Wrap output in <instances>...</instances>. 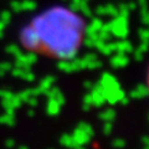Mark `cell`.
Here are the masks:
<instances>
[{
	"label": "cell",
	"mask_w": 149,
	"mask_h": 149,
	"mask_svg": "<svg viewBox=\"0 0 149 149\" xmlns=\"http://www.w3.org/2000/svg\"><path fill=\"white\" fill-rule=\"evenodd\" d=\"M41 49L58 60H73L82 42L86 22L66 6H52L34 16L31 24Z\"/></svg>",
	"instance_id": "obj_1"
},
{
	"label": "cell",
	"mask_w": 149,
	"mask_h": 149,
	"mask_svg": "<svg viewBox=\"0 0 149 149\" xmlns=\"http://www.w3.org/2000/svg\"><path fill=\"white\" fill-rule=\"evenodd\" d=\"M20 41L22 46L29 51H39L41 50L40 39L36 31L31 25H25L20 31Z\"/></svg>",
	"instance_id": "obj_2"
},
{
	"label": "cell",
	"mask_w": 149,
	"mask_h": 149,
	"mask_svg": "<svg viewBox=\"0 0 149 149\" xmlns=\"http://www.w3.org/2000/svg\"><path fill=\"white\" fill-rule=\"evenodd\" d=\"M111 35H113L117 39H125L128 35V17L117 15L113 17L111 22Z\"/></svg>",
	"instance_id": "obj_3"
},
{
	"label": "cell",
	"mask_w": 149,
	"mask_h": 149,
	"mask_svg": "<svg viewBox=\"0 0 149 149\" xmlns=\"http://www.w3.org/2000/svg\"><path fill=\"white\" fill-rule=\"evenodd\" d=\"M15 67H19L21 70H30L31 65H34L37 61V54L36 51H29L27 54H20L15 57Z\"/></svg>",
	"instance_id": "obj_4"
},
{
	"label": "cell",
	"mask_w": 149,
	"mask_h": 149,
	"mask_svg": "<svg viewBox=\"0 0 149 149\" xmlns=\"http://www.w3.org/2000/svg\"><path fill=\"white\" fill-rule=\"evenodd\" d=\"M98 83L102 86V88H103V92H108L112 90H118V88H120V85L118 83L117 78L109 72H104L102 74Z\"/></svg>",
	"instance_id": "obj_5"
},
{
	"label": "cell",
	"mask_w": 149,
	"mask_h": 149,
	"mask_svg": "<svg viewBox=\"0 0 149 149\" xmlns=\"http://www.w3.org/2000/svg\"><path fill=\"white\" fill-rule=\"evenodd\" d=\"M91 97H92V106L95 107H102L106 103V98H104V92L103 88L100 83H96L93 85L92 90L90 91Z\"/></svg>",
	"instance_id": "obj_6"
},
{
	"label": "cell",
	"mask_w": 149,
	"mask_h": 149,
	"mask_svg": "<svg viewBox=\"0 0 149 149\" xmlns=\"http://www.w3.org/2000/svg\"><path fill=\"white\" fill-rule=\"evenodd\" d=\"M133 46L132 44L127 40H119L117 42H114V51L117 54H129V52H133Z\"/></svg>",
	"instance_id": "obj_7"
},
{
	"label": "cell",
	"mask_w": 149,
	"mask_h": 149,
	"mask_svg": "<svg viewBox=\"0 0 149 149\" xmlns=\"http://www.w3.org/2000/svg\"><path fill=\"white\" fill-rule=\"evenodd\" d=\"M147 95H148V86L144 85V83L138 85L134 90H132V92L129 93L130 98H133V100H143L147 97Z\"/></svg>",
	"instance_id": "obj_8"
},
{
	"label": "cell",
	"mask_w": 149,
	"mask_h": 149,
	"mask_svg": "<svg viewBox=\"0 0 149 149\" xmlns=\"http://www.w3.org/2000/svg\"><path fill=\"white\" fill-rule=\"evenodd\" d=\"M45 96H47V98H52V100H56L60 104H63L65 103V96H63V93L61 92V90L57 87H51L50 90H47L45 92Z\"/></svg>",
	"instance_id": "obj_9"
},
{
	"label": "cell",
	"mask_w": 149,
	"mask_h": 149,
	"mask_svg": "<svg viewBox=\"0 0 149 149\" xmlns=\"http://www.w3.org/2000/svg\"><path fill=\"white\" fill-rule=\"evenodd\" d=\"M129 62V58L127 57L125 54H117L111 58V65L114 68H122L124 66H127Z\"/></svg>",
	"instance_id": "obj_10"
},
{
	"label": "cell",
	"mask_w": 149,
	"mask_h": 149,
	"mask_svg": "<svg viewBox=\"0 0 149 149\" xmlns=\"http://www.w3.org/2000/svg\"><path fill=\"white\" fill-rule=\"evenodd\" d=\"M46 111H47V113L50 116H56V114L60 113V111H61V104H60L56 100L49 98L47 104H46Z\"/></svg>",
	"instance_id": "obj_11"
},
{
	"label": "cell",
	"mask_w": 149,
	"mask_h": 149,
	"mask_svg": "<svg viewBox=\"0 0 149 149\" xmlns=\"http://www.w3.org/2000/svg\"><path fill=\"white\" fill-rule=\"evenodd\" d=\"M57 68L61 70L62 72H74L76 67L72 60H60V62L57 63Z\"/></svg>",
	"instance_id": "obj_12"
},
{
	"label": "cell",
	"mask_w": 149,
	"mask_h": 149,
	"mask_svg": "<svg viewBox=\"0 0 149 149\" xmlns=\"http://www.w3.org/2000/svg\"><path fill=\"white\" fill-rule=\"evenodd\" d=\"M88 139H90V134L86 133L85 130H82L81 128H77L74 130V134H73V141L77 142V143H86L88 142Z\"/></svg>",
	"instance_id": "obj_13"
},
{
	"label": "cell",
	"mask_w": 149,
	"mask_h": 149,
	"mask_svg": "<svg viewBox=\"0 0 149 149\" xmlns=\"http://www.w3.org/2000/svg\"><path fill=\"white\" fill-rule=\"evenodd\" d=\"M54 83H55V77L54 76H46L44 80L40 82L39 87L44 91V95H45V92L47 91V90H50V88L54 86Z\"/></svg>",
	"instance_id": "obj_14"
},
{
	"label": "cell",
	"mask_w": 149,
	"mask_h": 149,
	"mask_svg": "<svg viewBox=\"0 0 149 149\" xmlns=\"http://www.w3.org/2000/svg\"><path fill=\"white\" fill-rule=\"evenodd\" d=\"M100 118L103 119L104 122H112V120L116 118V112L112 108H107V109H104L103 112L100 113Z\"/></svg>",
	"instance_id": "obj_15"
},
{
	"label": "cell",
	"mask_w": 149,
	"mask_h": 149,
	"mask_svg": "<svg viewBox=\"0 0 149 149\" xmlns=\"http://www.w3.org/2000/svg\"><path fill=\"white\" fill-rule=\"evenodd\" d=\"M78 11H80L83 16H87V17L92 16V10H91L90 5H88V3L83 1V0H81V1L78 3Z\"/></svg>",
	"instance_id": "obj_16"
},
{
	"label": "cell",
	"mask_w": 149,
	"mask_h": 149,
	"mask_svg": "<svg viewBox=\"0 0 149 149\" xmlns=\"http://www.w3.org/2000/svg\"><path fill=\"white\" fill-rule=\"evenodd\" d=\"M21 8H22V11H34L36 10L37 4L35 0H22Z\"/></svg>",
	"instance_id": "obj_17"
},
{
	"label": "cell",
	"mask_w": 149,
	"mask_h": 149,
	"mask_svg": "<svg viewBox=\"0 0 149 149\" xmlns=\"http://www.w3.org/2000/svg\"><path fill=\"white\" fill-rule=\"evenodd\" d=\"M98 50H100L101 54H103L106 56H109L112 52H114V42H107L106 41Z\"/></svg>",
	"instance_id": "obj_18"
},
{
	"label": "cell",
	"mask_w": 149,
	"mask_h": 149,
	"mask_svg": "<svg viewBox=\"0 0 149 149\" xmlns=\"http://www.w3.org/2000/svg\"><path fill=\"white\" fill-rule=\"evenodd\" d=\"M5 50H6V52H8V54L13 55L14 57H17V56L21 54L20 47H19L17 45H15V44H10V45H8Z\"/></svg>",
	"instance_id": "obj_19"
},
{
	"label": "cell",
	"mask_w": 149,
	"mask_h": 149,
	"mask_svg": "<svg viewBox=\"0 0 149 149\" xmlns=\"http://www.w3.org/2000/svg\"><path fill=\"white\" fill-rule=\"evenodd\" d=\"M0 21L3 22L4 25H8L11 22V13L10 10H3L0 13Z\"/></svg>",
	"instance_id": "obj_20"
},
{
	"label": "cell",
	"mask_w": 149,
	"mask_h": 149,
	"mask_svg": "<svg viewBox=\"0 0 149 149\" xmlns=\"http://www.w3.org/2000/svg\"><path fill=\"white\" fill-rule=\"evenodd\" d=\"M0 123H5V124H9V125H13L15 123V118H14V114H9V113H5L4 116L0 117Z\"/></svg>",
	"instance_id": "obj_21"
},
{
	"label": "cell",
	"mask_w": 149,
	"mask_h": 149,
	"mask_svg": "<svg viewBox=\"0 0 149 149\" xmlns=\"http://www.w3.org/2000/svg\"><path fill=\"white\" fill-rule=\"evenodd\" d=\"M104 9H106V15H111L116 17L118 15V8L112 5V4H108V5H104Z\"/></svg>",
	"instance_id": "obj_22"
},
{
	"label": "cell",
	"mask_w": 149,
	"mask_h": 149,
	"mask_svg": "<svg viewBox=\"0 0 149 149\" xmlns=\"http://www.w3.org/2000/svg\"><path fill=\"white\" fill-rule=\"evenodd\" d=\"M20 78H22L24 81H27V82H32V81H35V74L32 73L30 70H24Z\"/></svg>",
	"instance_id": "obj_23"
},
{
	"label": "cell",
	"mask_w": 149,
	"mask_h": 149,
	"mask_svg": "<svg viewBox=\"0 0 149 149\" xmlns=\"http://www.w3.org/2000/svg\"><path fill=\"white\" fill-rule=\"evenodd\" d=\"M129 9L127 6V4H120L118 6V15L124 16V17H129Z\"/></svg>",
	"instance_id": "obj_24"
},
{
	"label": "cell",
	"mask_w": 149,
	"mask_h": 149,
	"mask_svg": "<svg viewBox=\"0 0 149 149\" xmlns=\"http://www.w3.org/2000/svg\"><path fill=\"white\" fill-rule=\"evenodd\" d=\"M93 29H95L97 32H98L100 30H101V27H102V25H103V21L101 20L100 17H93L92 19V21H91V24H90Z\"/></svg>",
	"instance_id": "obj_25"
},
{
	"label": "cell",
	"mask_w": 149,
	"mask_h": 149,
	"mask_svg": "<svg viewBox=\"0 0 149 149\" xmlns=\"http://www.w3.org/2000/svg\"><path fill=\"white\" fill-rule=\"evenodd\" d=\"M141 15H142V22L144 25H148L149 24V15H148L147 6H141Z\"/></svg>",
	"instance_id": "obj_26"
},
{
	"label": "cell",
	"mask_w": 149,
	"mask_h": 149,
	"mask_svg": "<svg viewBox=\"0 0 149 149\" xmlns=\"http://www.w3.org/2000/svg\"><path fill=\"white\" fill-rule=\"evenodd\" d=\"M10 8L14 13H21L22 8H21V1L20 0H13L10 3Z\"/></svg>",
	"instance_id": "obj_27"
},
{
	"label": "cell",
	"mask_w": 149,
	"mask_h": 149,
	"mask_svg": "<svg viewBox=\"0 0 149 149\" xmlns=\"http://www.w3.org/2000/svg\"><path fill=\"white\" fill-rule=\"evenodd\" d=\"M138 35L139 37H141L142 42H148V39H149V31L147 29H144V27H142V29L138 30Z\"/></svg>",
	"instance_id": "obj_28"
},
{
	"label": "cell",
	"mask_w": 149,
	"mask_h": 149,
	"mask_svg": "<svg viewBox=\"0 0 149 149\" xmlns=\"http://www.w3.org/2000/svg\"><path fill=\"white\" fill-rule=\"evenodd\" d=\"M100 67H102V62L100 61L98 58H96V60H93V61L88 62L87 66H86V68H88V70H97Z\"/></svg>",
	"instance_id": "obj_29"
},
{
	"label": "cell",
	"mask_w": 149,
	"mask_h": 149,
	"mask_svg": "<svg viewBox=\"0 0 149 149\" xmlns=\"http://www.w3.org/2000/svg\"><path fill=\"white\" fill-rule=\"evenodd\" d=\"M17 96H19V98L21 100V102H26V101L31 97V91H30V88H27V90L22 91V92H20V93H17Z\"/></svg>",
	"instance_id": "obj_30"
},
{
	"label": "cell",
	"mask_w": 149,
	"mask_h": 149,
	"mask_svg": "<svg viewBox=\"0 0 149 149\" xmlns=\"http://www.w3.org/2000/svg\"><path fill=\"white\" fill-rule=\"evenodd\" d=\"M10 101H11V104H13V107H14L15 109H16V108H20L21 104H22L21 100L19 98V96H17V95H15V93L13 95V97L10 98Z\"/></svg>",
	"instance_id": "obj_31"
},
{
	"label": "cell",
	"mask_w": 149,
	"mask_h": 149,
	"mask_svg": "<svg viewBox=\"0 0 149 149\" xmlns=\"http://www.w3.org/2000/svg\"><path fill=\"white\" fill-rule=\"evenodd\" d=\"M14 93L10 90H0V98L1 100H9L11 98Z\"/></svg>",
	"instance_id": "obj_32"
},
{
	"label": "cell",
	"mask_w": 149,
	"mask_h": 149,
	"mask_svg": "<svg viewBox=\"0 0 149 149\" xmlns=\"http://www.w3.org/2000/svg\"><path fill=\"white\" fill-rule=\"evenodd\" d=\"M96 58H98V57H97V55L96 54H87V55H85V56H83V57H82V60H83V61H85V63H86V66H87V63L88 62H91V61H93V60H96Z\"/></svg>",
	"instance_id": "obj_33"
},
{
	"label": "cell",
	"mask_w": 149,
	"mask_h": 149,
	"mask_svg": "<svg viewBox=\"0 0 149 149\" xmlns=\"http://www.w3.org/2000/svg\"><path fill=\"white\" fill-rule=\"evenodd\" d=\"M78 128H81L82 130H85V132H86V133H88V134H92V133H93L92 127H91L90 124L85 123V122H82V123H80V124H78Z\"/></svg>",
	"instance_id": "obj_34"
},
{
	"label": "cell",
	"mask_w": 149,
	"mask_h": 149,
	"mask_svg": "<svg viewBox=\"0 0 149 149\" xmlns=\"http://www.w3.org/2000/svg\"><path fill=\"white\" fill-rule=\"evenodd\" d=\"M11 68H13V66H11L10 62H0V71L6 73L8 71H10Z\"/></svg>",
	"instance_id": "obj_35"
},
{
	"label": "cell",
	"mask_w": 149,
	"mask_h": 149,
	"mask_svg": "<svg viewBox=\"0 0 149 149\" xmlns=\"http://www.w3.org/2000/svg\"><path fill=\"white\" fill-rule=\"evenodd\" d=\"M133 52H134V58L137 60V61H143V57H144V52H142L139 49H137V50H133Z\"/></svg>",
	"instance_id": "obj_36"
},
{
	"label": "cell",
	"mask_w": 149,
	"mask_h": 149,
	"mask_svg": "<svg viewBox=\"0 0 149 149\" xmlns=\"http://www.w3.org/2000/svg\"><path fill=\"white\" fill-rule=\"evenodd\" d=\"M25 103H27V104H29V106L31 107V108H34V107H36V106H37V103H39V101H37V97L31 96L30 98H29V100H27V101L25 102Z\"/></svg>",
	"instance_id": "obj_37"
},
{
	"label": "cell",
	"mask_w": 149,
	"mask_h": 149,
	"mask_svg": "<svg viewBox=\"0 0 149 149\" xmlns=\"http://www.w3.org/2000/svg\"><path fill=\"white\" fill-rule=\"evenodd\" d=\"M10 71H11V74H13L14 77H19V78H20V76H21V73H22L24 70H21V68H19V67H14V68L10 70Z\"/></svg>",
	"instance_id": "obj_38"
},
{
	"label": "cell",
	"mask_w": 149,
	"mask_h": 149,
	"mask_svg": "<svg viewBox=\"0 0 149 149\" xmlns=\"http://www.w3.org/2000/svg\"><path fill=\"white\" fill-rule=\"evenodd\" d=\"M96 14L97 15H106V9H104V5H101V6H97L96 8Z\"/></svg>",
	"instance_id": "obj_39"
},
{
	"label": "cell",
	"mask_w": 149,
	"mask_h": 149,
	"mask_svg": "<svg viewBox=\"0 0 149 149\" xmlns=\"http://www.w3.org/2000/svg\"><path fill=\"white\" fill-rule=\"evenodd\" d=\"M111 130H112V124H111V122H106V124H104V133H111Z\"/></svg>",
	"instance_id": "obj_40"
},
{
	"label": "cell",
	"mask_w": 149,
	"mask_h": 149,
	"mask_svg": "<svg viewBox=\"0 0 149 149\" xmlns=\"http://www.w3.org/2000/svg\"><path fill=\"white\" fill-rule=\"evenodd\" d=\"M139 50L142 51V52H146V51L148 50V42H142L141 45H139Z\"/></svg>",
	"instance_id": "obj_41"
},
{
	"label": "cell",
	"mask_w": 149,
	"mask_h": 149,
	"mask_svg": "<svg viewBox=\"0 0 149 149\" xmlns=\"http://www.w3.org/2000/svg\"><path fill=\"white\" fill-rule=\"evenodd\" d=\"M83 86H85L86 90L91 91V90H92V87H93V83H92V82H90V81H86V82H85V85H83Z\"/></svg>",
	"instance_id": "obj_42"
},
{
	"label": "cell",
	"mask_w": 149,
	"mask_h": 149,
	"mask_svg": "<svg viewBox=\"0 0 149 149\" xmlns=\"http://www.w3.org/2000/svg\"><path fill=\"white\" fill-rule=\"evenodd\" d=\"M127 6H128V9H129V11H133L134 9H136V4H134V3H128Z\"/></svg>",
	"instance_id": "obj_43"
},
{
	"label": "cell",
	"mask_w": 149,
	"mask_h": 149,
	"mask_svg": "<svg viewBox=\"0 0 149 149\" xmlns=\"http://www.w3.org/2000/svg\"><path fill=\"white\" fill-rule=\"evenodd\" d=\"M128 102H129V98H128V97H125V96H124L123 98L119 101V103H122V104H127Z\"/></svg>",
	"instance_id": "obj_44"
},
{
	"label": "cell",
	"mask_w": 149,
	"mask_h": 149,
	"mask_svg": "<svg viewBox=\"0 0 149 149\" xmlns=\"http://www.w3.org/2000/svg\"><path fill=\"white\" fill-rule=\"evenodd\" d=\"M4 27H5V25H4L3 22L0 21V39L3 37V30H4Z\"/></svg>",
	"instance_id": "obj_45"
},
{
	"label": "cell",
	"mask_w": 149,
	"mask_h": 149,
	"mask_svg": "<svg viewBox=\"0 0 149 149\" xmlns=\"http://www.w3.org/2000/svg\"><path fill=\"white\" fill-rule=\"evenodd\" d=\"M139 6H147V0H138Z\"/></svg>",
	"instance_id": "obj_46"
},
{
	"label": "cell",
	"mask_w": 149,
	"mask_h": 149,
	"mask_svg": "<svg viewBox=\"0 0 149 149\" xmlns=\"http://www.w3.org/2000/svg\"><path fill=\"white\" fill-rule=\"evenodd\" d=\"M27 114H29V116H34V109H30L29 112H27Z\"/></svg>",
	"instance_id": "obj_47"
},
{
	"label": "cell",
	"mask_w": 149,
	"mask_h": 149,
	"mask_svg": "<svg viewBox=\"0 0 149 149\" xmlns=\"http://www.w3.org/2000/svg\"><path fill=\"white\" fill-rule=\"evenodd\" d=\"M83 1H86V3H90V0H83Z\"/></svg>",
	"instance_id": "obj_48"
}]
</instances>
